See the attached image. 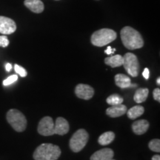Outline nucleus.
Listing matches in <instances>:
<instances>
[{
	"label": "nucleus",
	"instance_id": "nucleus-21",
	"mask_svg": "<svg viewBox=\"0 0 160 160\" xmlns=\"http://www.w3.org/2000/svg\"><path fill=\"white\" fill-rule=\"evenodd\" d=\"M149 148L152 151L157 152V153H159L160 152V140L158 139H155L151 140L148 144Z\"/></svg>",
	"mask_w": 160,
	"mask_h": 160
},
{
	"label": "nucleus",
	"instance_id": "nucleus-10",
	"mask_svg": "<svg viewBox=\"0 0 160 160\" xmlns=\"http://www.w3.org/2000/svg\"><path fill=\"white\" fill-rule=\"evenodd\" d=\"M69 124L65 118L58 117L54 122L55 134L65 135L69 131Z\"/></svg>",
	"mask_w": 160,
	"mask_h": 160
},
{
	"label": "nucleus",
	"instance_id": "nucleus-9",
	"mask_svg": "<svg viewBox=\"0 0 160 160\" xmlns=\"http://www.w3.org/2000/svg\"><path fill=\"white\" fill-rule=\"evenodd\" d=\"M75 93L79 99L88 100L93 97L94 90L88 85L79 84L75 88Z\"/></svg>",
	"mask_w": 160,
	"mask_h": 160
},
{
	"label": "nucleus",
	"instance_id": "nucleus-13",
	"mask_svg": "<svg viewBox=\"0 0 160 160\" xmlns=\"http://www.w3.org/2000/svg\"><path fill=\"white\" fill-rule=\"evenodd\" d=\"M24 5L30 11L35 13H41L45 8L44 4L41 0H25Z\"/></svg>",
	"mask_w": 160,
	"mask_h": 160
},
{
	"label": "nucleus",
	"instance_id": "nucleus-15",
	"mask_svg": "<svg viewBox=\"0 0 160 160\" xmlns=\"http://www.w3.org/2000/svg\"><path fill=\"white\" fill-rule=\"evenodd\" d=\"M115 83L120 88H128L132 87L131 79L125 74H117L115 76Z\"/></svg>",
	"mask_w": 160,
	"mask_h": 160
},
{
	"label": "nucleus",
	"instance_id": "nucleus-17",
	"mask_svg": "<svg viewBox=\"0 0 160 160\" xmlns=\"http://www.w3.org/2000/svg\"><path fill=\"white\" fill-rule=\"evenodd\" d=\"M115 134L112 131H107L100 136L98 139V142L101 145H108L113 141Z\"/></svg>",
	"mask_w": 160,
	"mask_h": 160
},
{
	"label": "nucleus",
	"instance_id": "nucleus-12",
	"mask_svg": "<svg viewBox=\"0 0 160 160\" xmlns=\"http://www.w3.org/2000/svg\"><path fill=\"white\" fill-rule=\"evenodd\" d=\"M114 156V152L111 148H103L95 152L91 157V160H108Z\"/></svg>",
	"mask_w": 160,
	"mask_h": 160
},
{
	"label": "nucleus",
	"instance_id": "nucleus-3",
	"mask_svg": "<svg viewBox=\"0 0 160 160\" xmlns=\"http://www.w3.org/2000/svg\"><path fill=\"white\" fill-rule=\"evenodd\" d=\"M117 33L112 29L102 28L95 31L91 36V41L93 45L103 47L117 39Z\"/></svg>",
	"mask_w": 160,
	"mask_h": 160
},
{
	"label": "nucleus",
	"instance_id": "nucleus-1",
	"mask_svg": "<svg viewBox=\"0 0 160 160\" xmlns=\"http://www.w3.org/2000/svg\"><path fill=\"white\" fill-rule=\"evenodd\" d=\"M121 39L126 48L136 50L141 48L144 45V40L142 36L137 30L133 28L126 26L120 32Z\"/></svg>",
	"mask_w": 160,
	"mask_h": 160
},
{
	"label": "nucleus",
	"instance_id": "nucleus-30",
	"mask_svg": "<svg viewBox=\"0 0 160 160\" xmlns=\"http://www.w3.org/2000/svg\"><path fill=\"white\" fill-rule=\"evenodd\" d=\"M157 83L159 85H160V78H159V77L157 78Z\"/></svg>",
	"mask_w": 160,
	"mask_h": 160
},
{
	"label": "nucleus",
	"instance_id": "nucleus-2",
	"mask_svg": "<svg viewBox=\"0 0 160 160\" xmlns=\"http://www.w3.org/2000/svg\"><path fill=\"white\" fill-rule=\"evenodd\" d=\"M61 155V150L57 145L43 143L37 148L33 153L35 160H57Z\"/></svg>",
	"mask_w": 160,
	"mask_h": 160
},
{
	"label": "nucleus",
	"instance_id": "nucleus-24",
	"mask_svg": "<svg viewBox=\"0 0 160 160\" xmlns=\"http://www.w3.org/2000/svg\"><path fill=\"white\" fill-rule=\"evenodd\" d=\"M9 45V39L6 36H0V47L6 48Z\"/></svg>",
	"mask_w": 160,
	"mask_h": 160
},
{
	"label": "nucleus",
	"instance_id": "nucleus-18",
	"mask_svg": "<svg viewBox=\"0 0 160 160\" xmlns=\"http://www.w3.org/2000/svg\"><path fill=\"white\" fill-rule=\"evenodd\" d=\"M145 112V108L141 105H137L128 111V117L131 119H135L142 116Z\"/></svg>",
	"mask_w": 160,
	"mask_h": 160
},
{
	"label": "nucleus",
	"instance_id": "nucleus-14",
	"mask_svg": "<svg viewBox=\"0 0 160 160\" xmlns=\"http://www.w3.org/2000/svg\"><path fill=\"white\" fill-rule=\"evenodd\" d=\"M149 122L145 119H141L136 121L132 125V130L133 133L137 135L144 134L149 128Z\"/></svg>",
	"mask_w": 160,
	"mask_h": 160
},
{
	"label": "nucleus",
	"instance_id": "nucleus-26",
	"mask_svg": "<svg viewBox=\"0 0 160 160\" xmlns=\"http://www.w3.org/2000/svg\"><path fill=\"white\" fill-rule=\"evenodd\" d=\"M142 75H143V77L145 78V79H149V77H150L149 69L148 68H145V69H144Z\"/></svg>",
	"mask_w": 160,
	"mask_h": 160
},
{
	"label": "nucleus",
	"instance_id": "nucleus-11",
	"mask_svg": "<svg viewBox=\"0 0 160 160\" xmlns=\"http://www.w3.org/2000/svg\"><path fill=\"white\" fill-rule=\"evenodd\" d=\"M127 113V107L122 104L117 105H112L109 108L106 110V113L109 117L116 118L121 117Z\"/></svg>",
	"mask_w": 160,
	"mask_h": 160
},
{
	"label": "nucleus",
	"instance_id": "nucleus-7",
	"mask_svg": "<svg viewBox=\"0 0 160 160\" xmlns=\"http://www.w3.org/2000/svg\"><path fill=\"white\" fill-rule=\"evenodd\" d=\"M37 131L40 135L52 136L55 134L54 131V122L50 117H45L40 120L38 125Z\"/></svg>",
	"mask_w": 160,
	"mask_h": 160
},
{
	"label": "nucleus",
	"instance_id": "nucleus-4",
	"mask_svg": "<svg viewBox=\"0 0 160 160\" xmlns=\"http://www.w3.org/2000/svg\"><path fill=\"white\" fill-rule=\"evenodd\" d=\"M8 122L17 132H22L27 127V119L22 112L17 109H11L6 115Z\"/></svg>",
	"mask_w": 160,
	"mask_h": 160
},
{
	"label": "nucleus",
	"instance_id": "nucleus-29",
	"mask_svg": "<svg viewBox=\"0 0 160 160\" xmlns=\"http://www.w3.org/2000/svg\"><path fill=\"white\" fill-rule=\"evenodd\" d=\"M152 160H160V156L154 155L153 157H152Z\"/></svg>",
	"mask_w": 160,
	"mask_h": 160
},
{
	"label": "nucleus",
	"instance_id": "nucleus-22",
	"mask_svg": "<svg viewBox=\"0 0 160 160\" xmlns=\"http://www.w3.org/2000/svg\"><path fill=\"white\" fill-rule=\"evenodd\" d=\"M14 70L16 73H18V74H19L21 77H25L28 74L27 71H26L24 68L22 67V66L17 65V64H15L14 65Z\"/></svg>",
	"mask_w": 160,
	"mask_h": 160
},
{
	"label": "nucleus",
	"instance_id": "nucleus-8",
	"mask_svg": "<svg viewBox=\"0 0 160 160\" xmlns=\"http://www.w3.org/2000/svg\"><path fill=\"white\" fill-rule=\"evenodd\" d=\"M17 30V25L13 19L8 17L0 16V33L9 35L13 33Z\"/></svg>",
	"mask_w": 160,
	"mask_h": 160
},
{
	"label": "nucleus",
	"instance_id": "nucleus-28",
	"mask_svg": "<svg viewBox=\"0 0 160 160\" xmlns=\"http://www.w3.org/2000/svg\"><path fill=\"white\" fill-rule=\"evenodd\" d=\"M11 69H12L11 64H10V63L6 64V65H5V70H6V71H7L8 72H9V71H11Z\"/></svg>",
	"mask_w": 160,
	"mask_h": 160
},
{
	"label": "nucleus",
	"instance_id": "nucleus-31",
	"mask_svg": "<svg viewBox=\"0 0 160 160\" xmlns=\"http://www.w3.org/2000/svg\"><path fill=\"white\" fill-rule=\"evenodd\" d=\"M108 160H115V159H113V158H112V159H108Z\"/></svg>",
	"mask_w": 160,
	"mask_h": 160
},
{
	"label": "nucleus",
	"instance_id": "nucleus-16",
	"mask_svg": "<svg viewBox=\"0 0 160 160\" xmlns=\"http://www.w3.org/2000/svg\"><path fill=\"white\" fill-rule=\"evenodd\" d=\"M106 65L111 66L112 68H117L122 66L123 64V57L121 55H114L112 57H106L105 59Z\"/></svg>",
	"mask_w": 160,
	"mask_h": 160
},
{
	"label": "nucleus",
	"instance_id": "nucleus-32",
	"mask_svg": "<svg viewBox=\"0 0 160 160\" xmlns=\"http://www.w3.org/2000/svg\"><path fill=\"white\" fill-rule=\"evenodd\" d=\"M57 1H59V0H57Z\"/></svg>",
	"mask_w": 160,
	"mask_h": 160
},
{
	"label": "nucleus",
	"instance_id": "nucleus-27",
	"mask_svg": "<svg viewBox=\"0 0 160 160\" xmlns=\"http://www.w3.org/2000/svg\"><path fill=\"white\" fill-rule=\"evenodd\" d=\"M115 51H116V49H114V48L113 49L111 47H110L109 46V47H108V48L105 50V53H107V54H108V55H111V54H113Z\"/></svg>",
	"mask_w": 160,
	"mask_h": 160
},
{
	"label": "nucleus",
	"instance_id": "nucleus-5",
	"mask_svg": "<svg viewBox=\"0 0 160 160\" xmlns=\"http://www.w3.org/2000/svg\"><path fill=\"white\" fill-rule=\"evenodd\" d=\"M88 133L84 129H79L73 133L70 140V148L72 151L77 153L81 151L88 141Z\"/></svg>",
	"mask_w": 160,
	"mask_h": 160
},
{
	"label": "nucleus",
	"instance_id": "nucleus-25",
	"mask_svg": "<svg viewBox=\"0 0 160 160\" xmlns=\"http://www.w3.org/2000/svg\"><path fill=\"white\" fill-rule=\"evenodd\" d=\"M153 99L157 100L158 102H160V89L159 88H156L153 92Z\"/></svg>",
	"mask_w": 160,
	"mask_h": 160
},
{
	"label": "nucleus",
	"instance_id": "nucleus-6",
	"mask_svg": "<svg viewBox=\"0 0 160 160\" xmlns=\"http://www.w3.org/2000/svg\"><path fill=\"white\" fill-rule=\"evenodd\" d=\"M122 65L129 75L137 77L139 74V64L137 56L132 53H125L123 57Z\"/></svg>",
	"mask_w": 160,
	"mask_h": 160
},
{
	"label": "nucleus",
	"instance_id": "nucleus-20",
	"mask_svg": "<svg viewBox=\"0 0 160 160\" xmlns=\"http://www.w3.org/2000/svg\"><path fill=\"white\" fill-rule=\"evenodd\" d=\"M107 103L110 105H117L119 104H122L123 98L120 97L119 94H112L107 98L106 99Z\"/></svg>",
	"mask_w": 160,
	"mask_h": 160
},
{
	"label": "nucleus",
	"instance_id": "nucleus-19",
	"mask_svg": "<svg viewBox=\"0 0 160 160\" xmlns=\"http://www.w3.org/2000/svg\"><path fill=\"white\" fill-rule=\"evenodd\" d=\"M149 93V90L148 88H139L136 91L133 99L137 103L144 102L147 99Z\"/></svg>",
	"mask_w": 160,
	"mask_h": 160
},
{
	"label": "nucleus",
	"instance_id": "nucleus-23",
	"mask_svg": "<svg viewBox=\"0 0 160 160\" xmlns=\"http://www.w3.org/2000/svg\"><path fill=\"white\" fill-rule=\"evenodd\" d=\"M18 79V76L17 75H12L11 77H8L7 79H5L3 81V85L7 86L9 85H11V84L14 83L16 81H17Z\"/></svg>",
	"mask_w": 160,
	"mask_h": 160
}]
</instances>
